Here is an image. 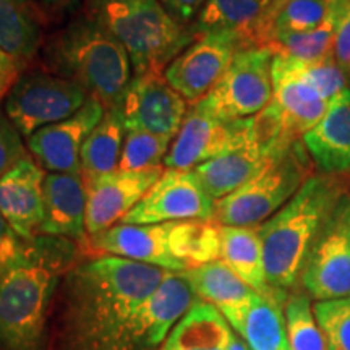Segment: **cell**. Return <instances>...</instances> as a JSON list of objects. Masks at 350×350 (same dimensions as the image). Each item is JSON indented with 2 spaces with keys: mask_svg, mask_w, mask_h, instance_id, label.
<instances>
[{
  "mask_svg": "<svg viewBox=\"0 0 350 350\" xmlns=\"http://www.w3.org/2000/svg\"><path fill=\"white\" fill-rule=\"evenodd\" d=\"M41 3L44 8H49V10H64L73 3H77L78 0H36Z\"/></svg>",
  "mask_w": 350,
  "mask_h": 350,
  "instance_id": "b9f144b4",
  "label": "cell"
},
{
  "mask_svg": "<svg viewBox=\"0 0 350 350\" xmlns=\"http://www.w3.org/2000/svg\"><path fill=\"white\" fill-rule=\"evenodd\" d=\"M273 57L266 49L239 51L224 77L195 106L226 122L258 116L273 100Z\"/></svg>",
  "mask_w": 350,
  "mask_h": 350,
  "instance_id": "ba28073f",
  "label": "cell"
},
{
  "mask_svg": "<svg viewBox=\"0 0 350 350\" xmlns=\"http://www.w3.org/2000/svg\"><path fill=\"white\" fill-rule=\"evenodd\" d=\"M274 0H206L191 29L196 36L213 31L235 33L245 49H260L262 21Z\"/></svg>",
  "mask_w": 350,
  "mask_h": 350,
  "instance_id": "cb8c5ba5",
  "label": "cell"
},
{
  "mask_svg": "<svg viewBox=\"0 0 350 350\" xmlns=\"http://www.w3.org/2000/svg\"><path fill=\"white\" fill-rule=\"evenodd\" d=\"M183 273L193 287L196 297L216 306L224 314L232 329L239 334L256 292L247 286L222 260Z\"/></svg>",
  "mask_w": 350,
  "mask_h": 350,
  "instance_id": "603a6c76",
  "label": "cell"
},
{
  "mask_svg": "<svg viewBox=\"0 0 350 350\" xmlns=\"http://www.w3.org/2000/svg\"><path fill=\"white\" fill-rule=\"evenodd\" d=\"M288 294L253 297L239 336L252 350H291L284 304Z\"/></svg>",
  "mask_w": 350,
  "mask_h": 350,
  "instance_id": "f1b7e54d",
  "label": "cell"
},
{
  "mask_svg": "<svg viewBox=\"0 0 350 350\" xmlns=\"http://www.w3.org/2000/svg\"><path fill=\"white\" fill-rule=\"evenodd\" d=\"M314 165L323 174H350V90L331 100L321 120L301 138Z\"/></svg>",
  "mask_w": 350,
  "mask_h": 350,
  "instance_id": "44dd1931",
  "label": "cell"
},
{
  "mask_svg": "<svg viewBox=\"0 0 350 350\" xmlns=\"http://www.w3.org/2000/svg\"><path fill=\"white\" fill-rule=\"evenodd\" d=\"M85 13L129 52L133 75L163 77L169 64L195 41L159 0H85Z\"/></svg>",
  "mask_w": 350,
  "mask_h": 350,
  "instance_id": "277c9868",
  "label": "cell"
},
{
  "mask_svg": "<svg viewBox=\"0 0 350 350\" xmlns=\"http://www.w3.org/2000/svg\"><path fill=\"white\" fill-rule=\"evenodd\" d=\"M232 327L216 306L196 300L159 350H227Z\"/></svg>",
  "mask_w": 350,
  "mask_h": 350,
  "instance_id": "d4e9b609",
  "label": "cell"
},
{
  "mask_svg": "<svg viewBox=\"0 0 350 350\" xmlns=\"http://www.w3.org/2000/svg\"><path fill=\"white\" fill-rule=\"evenodd\" d=\"M159 2L178 23L190 26L198 16L206 0H159Z\"/></svg>",
  "mask_w": 350,
  "mask_h": 350,
  "instance_id": "ab89813d",
  "label": "cell"
},
{
  "mask_svg": "<svg viewBox=\"0 0 350 350\" xmlns=\"http://www.w3.org/2000/svg\"><path fill=\"white\" fill-rule=\"evenodd\" d=\"M334 54L336 62L350 78V0H344L340 8L338 25L334 33Z\"/></svg>",
  "mask_w": 350,
  "mask_h": 350,
  "instance_id": "f35d334b",
  "label": "cell"
},
{
  "mask_svg": "<svg viewBox=\"0 0 350 350\" xmlns=\"http://www.w3.org/2000/svg\"><path fill=\"white\" fill-rule=\"evenodd\" d=\"M91 96L80 83L54 73H21L5 98V116L21 137L62 122L85 106Z\"/></svg>",
  "mask_w": 350,
  "mask_h": 350,
  "instance_id": "52a82bcc",
  "label": "cell"
},
{
  "mask_svg": "<svg viewBox=\"0 0 350 350\" xmlns=\"http://www.w3.org/2000/svg\"><path fill=\"white\" fill-rule=\"evenodd\" d=\"M253 142H262L258 137L255 117L226 122L198 106H191L170 144L164 167L193 170L214 157L240 150Z\"/></svg>",
  "mask_w": 350,
  "mask_h": 350,
  "instance_id": "30bf717a",
  "label": "cell"
},
{
  "mask_svg": "<svg viewBox=\"0 0 350 350\" xmlns=\"http://www.w3.org/2000/svg\"><path fill=\"white\" fill-rule=\"evenodd\" d=\"M41 44L42 18L34 0H0V47L25 68Z\"/></svg>",
  "mask_w": 350,
  "mask_h": 350,
  "instance_id": "4316f807",
  "label": "cell"
},
{
  "mask_svg": "<svg viewBox=\"0 0 350 350\" xmlns=\"http://www.w3.org/2000/svg\"><path fill=\"white\" fill-rule=\"evenodd\" d=\"M188 112V103L164 75H133L122 100L126 130H142L174 142Z\"/></svg>",
  "mask_w": 350,
  "mask_h": 350,
  "instance_id": "5bb4252c",
  "label": "cell"
},
{
  "mask_svg": "<svg viewBox=\"0 0 350 350\" xmlns=\"http://www.w3.org/2000/svg\"><path fill=\"white\" fill-rule=\"evenodd\" d=\"M46 175L26 154L0 178V214L25 240L36 239L42 226Z\"/></svg>",
  "mask_w": 350,
  "mask_h": 350,
  "instance_id": "ac0fdd59",
  "label": "cell"
},
{
  "mask_svg": "<svg viewBox=\"0 0 350 350\" xmlns=\"http://www.w3.org/2000/svg\"><path fill=\"white\" fill-rule=\"evenodd\" d=\"M198 300L185 273L169 271L164 281L131 314L122 332L119 350H154Z\"/></svg>",
  "mask_w": 350,
  "mask_h": 350,
  "instance_id": "7c38bea8",
  "label": "cell"
},
{
  "mask_svg": "<svg viewBox=\"0 0 350 350\" xmlns=\"http://www.w3.org/2000/svg\"><path fill=\"white\" fill-rule=\"evenodd\" d=\"M284 129L294 138H304L325 117L329 103L306 80L300 60L273 57V100Z\"/></svg>",
  "mask_w": 350,
  "mask_h": 350,
  "instance_id": "e0dca14e",
  "label": "cell"
},
{
  "mask_svg": "<svg viewBox=\"0 0 350 350\" xmlns=\"http://www.w3.org/2000/svg\"><path fill=\"white\" fill-rule=\"evenodd\" d=\"M21 73H23V67L0 47V100L7 98Z\"/></svg>",
  "mask_w": 350,
  "mask_h": 350,
  "instance_id": "60d3db41",
  "label": "cell"
},
{
  "mask_svg": "<svg viewBox=\"0 0 350 350\" xmlns=\"http://www.w3.org/2000/svg\"><path fill=\"white\" fill-rule=\"evenodd\" d=\"M243 49L242 39L235 33L200 34L169 64L164 78L190 106H195L217 85L235 54Z\"/></svg>",
  "mask_w": 350,
  "mask_h": 350,
  "instance_id": "8fae6325",
  "label": "cell"
},
{
  "mask_svg": "<svg viewBox=\"0 0 350 350\" xmlns=\"http://www.w3.org/2000/svg\"><path fill=\"white\" fill-rule=\"evenodd\" d=\"M125 120L122 106L109 107L81 148L80 165L83 180H93L119 170L125 142Z\"/></svg>",
  "mask_w": 350,
  "mask_h": 350,
  "instance_id": "83f0119b",
  "label": "cell"
},
{
  "mask_svg": "<svg viewBox=\"0 0 350 350\" xmlns=\"http://www.w3.org/2000/svg\"><path fill=\"white\" fill-rule=\"evenodd\" d=\"M284 317L291 350H325L323 332L306 292H288L284 304Z\"/></svg>",
  "mask_w": 350,
  "mask_h": 350,
  "instance_id": "d6a6232c",
  "label": "cell"
},
{
  "mask_svg": "<svg viewBox=\"0 0 350 350\" xmlns=\"http://www.w3.org/2000/svg\"><path fill=\"white\" fill-rule=\"evenodd\" d=\"M325 350H350V297L317 301L313 306Z\"/></svg>",
  "mask_w": 350,
  "mask_h": 350,
  "instance_id": "e575fe53",
  "label": "cell"
},
{
  "mask_svg": "<svg viewBox=\"0 0 350 350\" xmlns=\"http://www.w3.org/2000/svg\"><path fill=\"white\" fill-rule=\"evenodd\" d=\"M26 156L23 139L7 116L0 113V178Z\"/></svg>",
  "mask_w": 350,
  "mask_h": 350,
  "instance_id": "74e56055",
  "label": "cell"
},
{
  "mask_svg": "<svg viewBox=\"0 0 350 350\" xmlns=\"http://www.w3.org/2000/svg\"><path fill=\"white\" fill-rule=\"evenodd\" d=\"M347 191L349 175L317 172L286 206L258 227L271 287L288 292L297 286L318 232Z\"/></svg>",
  "mask_w": 350,
  "mask_h": 350,
  "instance_id": "7a4b0ae2",
  "label": "cell"
},
{
  "mask_svg": "<svg viewBox=\"0 0 350 350\" xmlns=\"http://www.w3.org/2000/svg\"><path fill=\"white\" fill-rule=\"evenodd\" d=\"M172 222L163 224H116L91 235V248L104 255L125 258L143 265L182 273L185 266L170 252L169 234Z\"/></svg>",
  "mask_w": 350,
  "mask_h": 350,
  "instance_id": "d6986e66",
  "label": "cell"
},
{
  "mask_svg": "<svg viewBox=\"0 0 350 350\" xmlns=\"http://www.w3.org/2000/svg\"><path fill=\"white\" fill-rule=\"evenodd\" d=\"M227 350H252V349L248 347V344L245 342L242 338H240L237 332H234V334H232L229 349H227Z\"/></svg>",
  "mask_w": 350,
  "mask_h": 350,
  "instance_id": "7bdbcfd3",
  "label": "cell"
},
{
  "mask_svg": "<svg viewBox=\"0 0 350 350\" xmlns=\"http://www.w3.org/2000/svg\"><path fill=\"white\" fill-rule=\"evenodd\" d=\"M221 229L214 219H190L172 222L169 245L185 271L200 268L221 258Z\"/></svg>",
  "mask_w": 350,
  "mask_h": 350,
  "instance_id": "f546056e",
  "label": "cell"
},
{
  "mask_svg": "<svg viewBox=\"0 0 350 350\" xmlns=\"http://www.w3.org/2000/svg\"><path fill=\"white\" fill-rule=\"evenodd\" d=\"M60 265L52 243L34 239L28 260L0 278V350H44Z\"/></svg>",
  "mask_w": 350,
  "mask_h": 350,
  "instance_id": "5b68a950",
  "label": "cell"
},
{
  "mask_svg": "<svg viewBox=\"0 0 350 350\" xmlns=\"http://www.w3.org/2000/svg\"><path fill=\"white\" fill-rule=\"evenodd\" d=\"M106 112V106L90 98L77 113L57 124L42 126L26 138L31 156L44 170L81 175L80 154L86 138Z\"/></svg>",
  "mask_w": 350,
  "mask_h": 350,
  "instance_id": "2e32d148",
  "label": "cell"
},
{
  "mask_svg": "<svg viewBox=\"0 0 350 350\" xmlns=\"http://www.w3.org/2000/svg\"><path fill=\"white\" fill-rule=\"evenodd\" d=\"M295 143V142H294ZM291 143V144H294ZM291 144H269L253 142L240 150L229 151L208 163L198 165L193 172L214 201H219L261 172L275 156L281 154Z\"/></svg>",
  "mask_w": 350,
  "mask_h": 350,
  "instance_id": "ffe728a7",
  "label": "cell"
},
{
  "mask_svg": "<svg viewBox=\"0 0 350 350\" xmlns=\"http://www.w3.org/2000/svg\"><path fill=\"white\" fill-rule=\"evenodd\" d=\"M214 208L216 201L201 187L193 170L165 169L159 180L119 224L214 219Z\"/></svg>",
  "mask_w": 350,
  "mask_h": 350,
  "instance_id": "4fadbf2b",
  "label": "cell"
},
{
  "mask_svg": "<svg viewBox=\"0 0 350 350\" xmlns=\"http://www.w3.org/2000/svg\"><path fill=\"white\" fill-rule=\"evenodd\" d=\"M301 72L312 85L317 88L318 93L331 103L336 96L347 90V75L339 64L336 62L334 54L313 64L300 62Z\"/></svg>",
  "mask_w": 350,
  "mask_h": 350,
  "instance_id": "d590c367",
  "label": "cell"
},
{
  "mask_svg": "<svg viewBox=\"0 0 350 350\" xmlns=\"http://www.w3.org/2000/svg\"><path fill=\"white\" fill-rule=\"evenodd\" d=\"M47 64L59 75L80 83L106 109L122 106L131 81V60L125 47L86 13L51 39Z\"/></svg>",
  "mask_w": 350,
  "mask_h": 350,
  "instance_id": "3957f363",
  "label": "cell"
},
{
  "mask_svg": "<svg viewBox=\"0 0 350 350\" xmlns=\"http://www.w3.org/2000/svg\"><path fill=\"white\" fill-rule=\"evenodd\" d=\"M342 0H274L262 21L260 49L273 33H306L326 23Z\"/></svg>",
  "mask_w": 350,
  "mask_h": 350,
  "instance_id": "4dcf8cb0",
  "label": "cell"
},
{
  "mask_svg": "<svg viewBox=\"0 0 350 350\" xmlns=\"http://www.w3.org/2000/svg\"><path fill=\"white\" fill-rule=\"evenodd\" d=\"M221 260L260 295H278L288 292L275 291L266 278L265 252L258 227H230L221 229Z\"/></svg>",
  "mask_w": 350,
  "mask_h": 350,
  "instance_id": "484cf974",
  "label": "cell"
},
{
  "mask_svg": "<svg viewBox=\"0 0 350 350\" xmlns=\"http://www.w3.org/2000/svg\"><path fill=\"white\" fill-rule=\"evenodd\" d=\"M39 234L83 240L86 235V187L81 175L51 172L44 180V221Z\"/></svg>",
  "mask_w": 350,
  "mask_h": 350,
  "instance_id": "7402d4cb",
  "label": "cell"
},
{
  "mask_svg": "<svg viewBox=\"0 0 350 350\" xmlns=\"http://www.w3.org/2000/svg\"><path fill=\"white\" fill-rule=\"evenodd\" d=\"M301 139L284 150L271 163L226 198L216 201L214 221L230 227H260L297 195L317 174Z\"/></svg>",
  "mask_w": 350,
  "mask_h": 350,
  "instance_id": "8992f818",
  "label": "cell"
},
{
  "mask_svg": "<svg viewBox=\"0 0 350 350\" xmlns=\"http://www.w3.org/2000/svg\"><path fill=\"white\" fill-rule=\"evenodd\" d=\"M164 165L144 170H116L86 180V232L96 235L119 224L164 174Z\"/></svg>",
  "mask_w": 350,
  "mask_h": 350,
  "instance_id": "9a60e30c",
  "label": "cell"
},
{
  "mask_svg": "<svg viewBox=\"0 0 350 350\" xmlns=\"http://www.w3.org/2000/svg\"><path fill=\"white\" fill-rule=\"evenodd\" d=\"M172 142L142 130H126L119 170H144L163 165Z\"/></svg>",
  "mask_w": 350,
  "mask_h": 350,
  "instance_id": "836d02e7",
  "label": "cell"
},
{
  "mask_svg": "<svg viewBox=\"0 0 350 350\" xmlns=\"http://www.w3.org/2000/svg\"><path fill=\"white\" fill-rule=\"evenodd\" d=\"M342 3L319 28L306 33H273L266 39L262 49L273 52L274 55H286L305 64L318 62L327 55H332L336 25Z\"/></svg>",
  "mask_w": 350,
  "mask_h": 350,
  "instance_id": "1f68e13d",
  "label": "cell"
},
{
  "mask_svg": "<svg viewBox=\"0 0 350 350\" xmlns=\"http://www.w3.org/2000/svg\"><path fill=\"white\" fill-rule=\"evenodd\" d=\"M167 273L111 255L72 268L47 350H119L126 321Z\"/></svg>",
  "mask_w": 350,
  "mask_h": 350,
  "instance_id": "6da1fadb",
  "label": "cell"
},
{
  "mask_svg": "<svg viewBox=\"0 0 350 350\" xmlns=\"http://www.w3.org/2000/svg\"><path fill=\"white\" fill-rule=\"evenodd\" d=\"M34 240H25L0 214V278L31 255Z\"/></svg>",
  "mask_w": 350,
  "mask_h": 350,
  "instance_id": "8d00e7d4",
  "label": "cell"
},
{
  "mask_svg": "<svg viewBox=\"0 0 350 350\" xmlns=\"http://www.w3.org/2000/svg\"><path fill=\"white\" fill-rule=\"evenodd\" d=\"M299 282L318 301L350 297V191L338 200L318 232Z\"/></svg>",
  "mask_w": 350,
  "mask_h": 350,
  "instance_id": "9c48e42d",
  "label": "cell"
}]
</instances>
